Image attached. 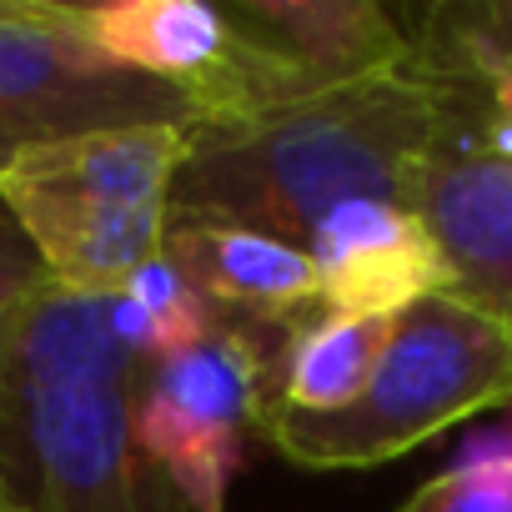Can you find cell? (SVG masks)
<instances>
[{"mask_svg": "<svg viewBox=\"0 0 512 512\" xmlns=\"http://www.w3.org/2000/svg\"><path fill=\"white\" fill-rule=\"evenodd\" d=\"M312 262L322 277V312L342 317H402L432 292H452V267L402 201H347L317 221Z\"/></svg>", "mask_w": 512, "mask_h": 512, "instance_id": "obj_8", "label": "cell"}, {"mask_svg": "<svg viewBox=\"0 0 512 512\" xmlns=\"http://www.w3.org/2000/svg\"><path fill=\"white\" fill-rule=\"evenodd\" d=\"M186 151L191 126H116L16 156L0 171V196L46 282L76 297H116L156 262Z\"/></svg>", "mask_w": 512, "mask_h": 512, "instance_id": "obj_3", "label": "cell"}, {"mask_svg": "<svg viewBox=\"0 0 512 512\" xmlns=\"http://www.w3.org/2000/svg\"><path fill=\"white\" fill-rule=\"evenodd\" d=\"M231 11L327 91L417 61L412 36L377 0H236Z\"/></svg>", "mask_w": 512, "mask_h": 512, "instance_id": "obj_11", "label": "cell"}, {"mask_svg": "<svg viewBox=\"0 0 512 512\" xmlns=\"http://www.w3.org/2000/svg\"><path fill=\"white\" fill-rule=\"evenodd\" d=\"M116 126H196V111L176 86L86 46L61 0H0V171L36 146Z\"/></svg>", "mask_w": 512, "mask_h": 512, "instance_id": "obj_6", "label": "cell"}, {"mask_svg": "<svg viewBox=\"0 0 512 512\" xmlns=\"http://www.w3.org/2000/svg\"><path fill=\"white\" fill-rule=\"evenodd\" d=\"M412 206L447 256L452 292L512 317V151L487 136V116L427 156Z\"/></svg>", "mask_w": 512, "mask_h": 512, "instance_id": "obj_7", "label": "cell"}, {"mask_svg": "<svg viewBox=\"0 0 512 512\" xmlns=\"http://www.w3.org/2000/svg\"><path fill=\"white\" fill-rule=\"evenodd\" d=\"M512 402V317L432 292L407 307L377 357L367 392L342 412L272 407L267 437L302 467H377L427 437Z\"/></svg>", "mask_w": 512, "mask_h": 512, "instance_id": "obj_4", "label": "cell"}, {"mask_svg": "<svg viewBox=\"0 0 512 512\" xmlns=\"http://www.w3.org/2000/svg\"><path fill=\"white\" fill-rule=\"evenodd\" d=\"M71 26L106 61L176 86L191 111L196 96L216 81L236 46L231 6H201V0H101V6H66Z\"/></svg>", "mask_w": 512, "mask_h": 512, "instance_id": "obj_10", "label": "cell"}, {"mask_svg": "<svg viewBox=\"0 0 512 512\" xmlns=\"http://www.w3.org/2000/svg\"><path fill=\"white\" fill-rule=\"evenodd\" d=\"M402 512H512V417L477 432L442 477L407 497Z\"/></svg>", "mask_w": 512, "mask_h": 512, "instance_id": "obj_14", "label": "cell"}, {"mask_svg": "<svg viewBox=\"0 0 512 512\" xmlns=\"http://www.w3.org/2000/svg\"><path fill=\"white\" fill-rule=\"evenodd\" d=\"M0 512H31V507L11 492V482H6V477H0Z\"/></svg>", "mask_w": 512, "mask_h": 512, "instance_id": "obj_17", "label": "cell"}, {"mask_svg": "<svg viewBox=\"0 0 512 512\" xmlns=\"http://www.w3.org/2000/svg\"><path fill=\"white\" fill-rule=\"evenodd\" d=\"M166 262L236 327H297L322 307V277L302 241L231 226L171 221L161 241Z\"/></svg>", "mask_w": 512, "mask_h": 512, "instance_id": "obj_9", "label": "cell"}, {"mask_svg": "<svg viewBox=\"0 0 512 512\" xmlns=\"http://www.w3.org/2000/svg\"><path fill=\"white\" fill-rule=\"evenodd\" d=\"M111 322L116 337L126 342V352L136 362H171L196 352L226 317L166 262H146L116 297H111Z\"/></svg>", "mask_w": 512, "mask_h": 512, "instance_id": "obj_13", "label": "cell"}, {"mask_svg": "<svg viewBox=\"0 0 512 512\" xmlns=\"http://www.w3.org/2000/svg\"><path fill=\"white\" fill-rule=\"evenodd\" d=\"M482 116L472 81L412 61L236 126H191L171 221H231L307 246L347 201L412 206L427 156Z\"/></svg>", "mask_w": 512, "mask_h": 512, "instance_id": "obj_1", "label": "cell"}, {"mask_svg": "<svg viewBox=\"0 0 512 512\" xmlns=\"http://www.w3.org/2000/svg\"><path fill=\"white\" fill-rule=\"evenodd\" d=\"M277 407V362L256 327L221 322L196 352L136 362L131 442L196 512H226L231 477L251 432H267Z\"/></svg>", "mask_w": 512, "mask_h": 512, "instance_id": "obj_5", "label": "cell"}, {"mask_svg": "<svg viewBox=\"0 0 512 512\" xmlns=\"http://www.w3.org/2000/svg\"><path fill=\"white\" fill-rule=\"evenodd\" d=\"M46 287H51V282H46V267H41L36 246L26 241L21 221L11 216L6 196H0V297L21 302V297H36V292H46Z\"/></svg>", "mask_w": 512, "mask_h": 512, "instance_id": "obj_15", "label": "cell"}, {"mask_svg": "<svg viewBox=\"0 0 512 512\" xmlns=\"http://www.w3.org/2000/svg\"><path fill=\"white\" fill-rule=\"evenodd\" d=\"M21 302L0 297V447H6V417H11V357H16V332H21Z\"/></svg>", "mask_w": 512, "mask_h": 512, "instance_id": "obj_16", "label": "cell"}, {"mask_svg": "<svg viewBox=\"0 0 512 512\" xmlns=\"http://www.w3.org/2000/svg\"><path fill=\"white\" fill-rule=\"evenodd\" d=\"M397 317H342V312H312L287 332V347L277 357V407L287 412H342L352 407L377 357L392 337Z\"/></svg>", "mask_w": 512, "mask_h": 512, "instance_id": "obj_12", "label": "cell"}, {"mask_svg": "<svg viewBox=\"0 0 512 512\" xmlns=\"http://www.w3.org/2000/svg\"><path fill=\"white\" fill-rule=\"evenodd\" d=\"M131 382L136 357L116 337L111 297H26L0 477L31 512H141Z\"/></svg>", "mask_w": 512, "mask_h": 512, "instance_id": "obj_2", "label": "cell"}]
</instances>
